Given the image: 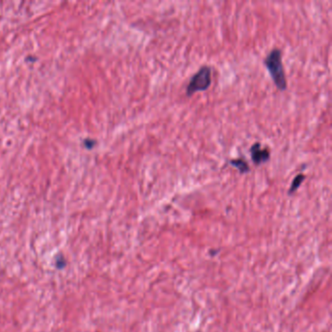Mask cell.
I'll use <instances>...</instances> for the list:
<instances>
[{
  "instance_id": "6da1fadb",
  "label": "cell",
  "mask_w": 332,
  "mask_h": 332,
  "mask_svg": "<svg viewBox=\"0 0 332 332\" xmlns=\"http://www.w3.org/2000/svg\"><path fill=\"white\" fill-rule=\"evenodd\" d=\"M264 64L271 75L272 80L276 87L280 91L286 90L287 82L283 70L282 60V52L278 48H275L267 55L264 60Z\"/></svg>"
},
{
  "instance_id": "7a4b0ae2",
  "label": "cell",
  "mask_w": 332,
  "mask_h": 332,
  "mask_svg": "<svg viewBox=\"0 0 332 332\" xmlns=\"http://www.w3.org/2000/svg\"><path fill=\"white\" fill-rule=\"evenodd\" d=\"M211 84V69L208 65H204L192 76L186 87V96L191 97L197 92L208 90Z\"/></svg>"
},
{
  "instance_id": "3957f363",
  "label": "cell",
  "mask_w": 332,
  "mask_h": 332,
  "mask_svg": "<svg viewBox=\"0 0 332 332\" xmlns=\"http://www.w3.org/2000/svg\"><path fill=\"white\" fill-rule=\"evenodd\" d=\"M251 156L255 166H260L270 160V150L268 148H262L259 142L252 144L251 147Z\"/></svg>"
},
{
  "instance_id": "277c9868",
  "label": "cell",
  "mask_w": 332,
  "mask_h": 332,
  "mask_svg": "<svg viewBox=\"0 0 332 332\" xmlns=\"http://www.w3.org/2000/svg\"><path fill=\"white\" fill-rule=\"evenodd\" d=\"M229 164L231 165L232 167L236 168L241 173H248L251 171V168H250L248 162L245 161L242 158L231 160V161H229Z\"/></svg>"
},
{
  "instance_id": "5b68a950",
  "label": "cell",
  "mask_w": 332,
  "mask_h": 332,
  "mask_svg": "<svg viewBox=\"0 0 332 332\" xmlns=\"http://www.w3.org/2000/svg\"><path fill=\"white\" fill-rule=\"evenodd\" d=\"M304 180H305V175H304L302 172L298 173V174L294 178V180L292 181V185H291L290 190H289V195H292L294 192L297 191L298 188L301 186V184L303 183Z\"/></svg>"
},
{
  "instance_id": "8992f818",
  "label": "cell",
  "mask_w": 332,
  "mask_h": 332,
  "mask_svg": "<svg viewBox=\"0 0 332 332\" xmlns=\"http://www.w3.org/2000/svg\"><path fill=\"white\" fill-rule=\"evenodd\" d=\"M96 141L95 140H89V139H87V140H85L84 141V145H85V147L86 148H88V149H92L95 145H96Z\"/></svg>"
}]
</instances>
